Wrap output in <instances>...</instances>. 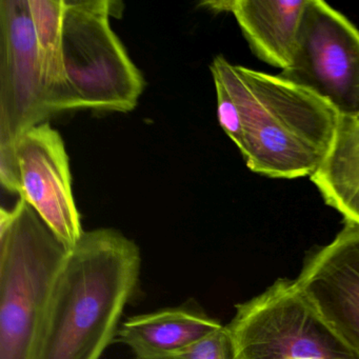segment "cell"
<instances>
[{
	"mask_svg": "<svg viewBox=\"0 0 359 359\" xmlns=\"http://www.w3.org/2000/svg\"><path fill=\"white\" fill-rule=\"evenodd\" d=\"M220 127L252 172L270 178L311 177L327 157L340 116L320 98L285 81L212 62Z\"/></svg>",
	"mask_w": 359,
	"mask_h": 359,
	"instance_id": "6da1fadb",
	"label": "cell"
},
{
	"mask_svg": "<svg viewBox=\"0 0 359 359\" xmlns=\"http://www.w3.org/2000/svg\"><path fill=\"white\" fill-rule=\"evenodd\" d=\"M140 248L114 229L83 233L56 279L34 359H100L140 279Z\"/></svg>",
	"mask_w": 359,
	"mask_h": 359,
	"instance_id": "7a4b0ae2",
	"label": "cell"
},
{
	"mask_svg": "<svg viewBox=\"0 0 359 359\" xmlns=\"http://www.w3.org/2000/svg\"><path fill=\"white\" fill-rule=\"evenodd\" d=\"M68 252L22 197L0 210V359L35 358Z\"/></svg>",
	"mask_w": 359,
	"mask_h": 359,
	"instance_id": "3957f363",
	"label": "cell"
},
{
	"mask_svg": "<svg viewBox=\"0 0 359 359\" xmlns=\"http://www.w3.org/2000/svg\"><path fill=\"white\" fill-rule=\"evenodd\" d=\"M113 1L65 0L62 52L79 109L127 113L144 90V79L110 26Z\"/></svg>",
	"mask_w": 359,
	"mask_h": 359,
	"instance_id": "277c9868",
	"label": "cell"
},
{
	"mask_svg": "<svg viewBox=\"0 0 359 359\" xmlns=\"http://www.w3.org/2000/svg\"><path fill=\"white\" fill-rule=\"evenodd\" d=\"M236 359H359L296 285L279 278L226 325Z\"/></svg>",
	"mask_w": 359,
	"mask_h": 359,
	"instance_id": "5b68a950",
	"label": "cell"
},
{
	"mask_svg": "<svg viewBox=\"0 0 359 359\" xmlns=\"http://www.w3.org/2000/svg\"><path fill=\"white\" fill-rule=\"evenodd\" d=\"M279 76L359 121V31L321 0H308L293 55Z\"/></svg>",
	"mask_w": 359,
	"mask_h": 359,
	"instance_id": "8992f818",
	"label": "cell"
},
{
	"mask_svg": "<svg viewBox=\"0 0 359 359\" xmlns=\"http://www.w3.org/2000/svg\"><path fill=\"white\" fill-rule=\"evenodd\" d=\"M52 116L29 0L0 1V148Z\"/></svg>",
	"mask_w": 359,
	"mask_h": 359,
	"instance_id": "52a82bcc",
	"label": "cell"
},
{
	"mask_svg": "<svg viewBox=\"0 0 359 359\" xmlns=\"http://www.w3.org/2000/svg\"><path fill=\"white\" fill-rule=\"evenodd\" d=\"M24 198L68 251L85 231L72 192L70 165L62 135L49 123L29 130L16 142Z\"/></svg>",
	"mask_w": 359,
	"mask_h": 359,
	"instance_id": "ba28073f",
	"label": "cell"
},
{
	"mask_svg": "<svg viewBox=\"0 0 359 359\" xmlns=\"http://www.w3.org/2000/svg\"><path fill=\"white\" fill-rule=\"evenodd\" d=\"M295 283L338 338L359 357V224L344 222L329 245L306 260Z\"/></svg>",
	"mask_w": 359,
	"mask_h": 359,
	"instance_id": "9c48e42d",
	"label": "cell"
},
{
	"mask_svg": "<svg viewBox=\"0 0 359 359\" xmlns=\"http://www.w3.org/2000/svg\"><path fill=\"white\" fill-rule=\"evenodd\" d=\"M222 325L201 309L184 304L127 319L116 340L129 346L135 359H173Z\"/></svg>",
	"mask_w": 359,
	"mask_h": 359,
	"instance_id": "30bf717a",
	"label": "cell"
},
{
	"mask_svg": "<svg viewBox=\"0 0 359 359\" xmlns=\"http://www.w3.org/2000/svg\"><path fill=\"white\" fill-rule=\"evenodd\" d=\"M308 0H233L234 14L252 52L285 70L291 62Z\"/></svg>",
	"mask_w": 359,
	"mask_h": 359,
	"instance_id": "8fae6325",
	"label": "cell"
},
{
	"mask_svg": "<svg viewBox=\"0 0 359 359\" xmlns=\"http://www.w3.org/2000/svg\"><path fill=\"white\" fill-rule=\"evenodd\" d=\"M310 178L344 222L359 224V121L340 117L331 149Z\"/></svg>",
	"mask_w": 359,
	"mask_h": 359,
	"instance_id": "7c38bea8",
	"label": "cell"
},
{
	"mask_svg": "<svg viewBox=\"0 0 359 359\" xmlns=\"http://www.w3.org/2000/svg\"><path fill=\"white\" fill-rule=\"evenodd\" d=\"M29 4L50 112L77 110L62 52L65 0H29Z\"/></svg>",
	"mask_w": 359,
	"mask_h": 359,
	"instance_id": "4fadbf2b",
	"label": "cell"
},
{
	"mask_svg": "<svg viewBox=\"0 0 359 359\" xmlns=\"http://www.w3.org/2000/svg\"><path fill=\"white\" fill-rule=\"evenodd\" d=\"M173 359H236L226 325L208 334Z\"/></svg>",
	"mask_w": 359,
	"mask_h": 359,
	"instance_id": "5bb4252c",
	"label": "cell"
}]
</instances>
